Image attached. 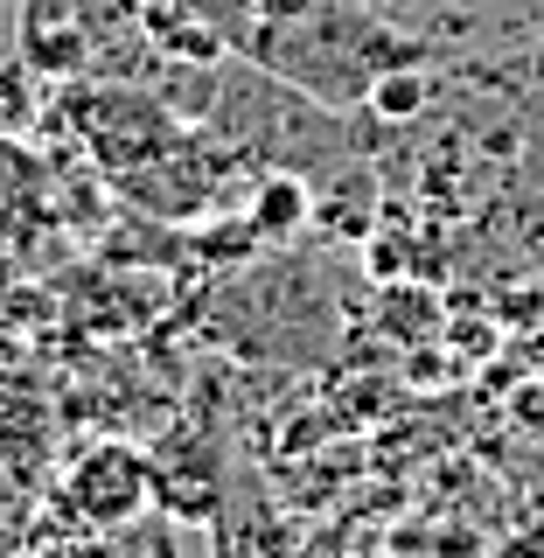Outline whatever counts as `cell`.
Wrapping results in <instances>:
<instances>
[{
    "label": "cell",
    "mask_w": 544,
    "mask_h": 558,
    "mask_svg": "<svg viewBox=\"0 0 544 558\" xmlns=\"http://www.w3.org/2000/svg\"><path fill=\"white\" fill-rule=\"evenodd\" d=\"M154 502V468L147 453L126 440H92L70 453L63 468V517L77 523L84 537H119L147 517Z\"/></svg>",
    "instance_id": "6da1fadb"
},
{
    "label": "cell",
    "mask_w": 544,
    "mask_h": 558,
    "mask_svg": "<svg viewBox=\"0 0 544 558\" xmlns=\"http://www.w3.org/2000/svg\"><path fill=\"white\" fill-rule=\"evenodd\" d=\"M28 8V28H22V49L35 70H49V77H70L92 49H84V35L70 28V0H22Z\"/></svg>",
    "instance_id": "7a4b0ae2"
},
{
    "label": "cell",
    "mask_w": 544,
    "mask_h": 558,
    "mask_svg": "<svg viewBox=\"0 0 544 558\" xmlns=\"http://www.w3.org/2000/svg\"><path fill=\"white\" fill-rule=\"evenodd\" d=\"M363 98H371V112H384V119H419V112H426V98H433V77H426V70H419V57H412V63L377 70Z\"/></svg>",
    "instance_id": "3957f363"
},
{
    "label": "cell",
    "mask_w": 544,
    "mask_h": 558,
    "mask_svg": "<svg viewBox=\"0 0 544 558\" xmlns=\"http://www.w3.org/2000/svg\"><path fill=\"white\" fill-rule=\"evenodd\" d=\"M301 209H307V189L301 182H287L279 174L273 189H258V203H252V217H258V231H273V238H287L293 223H301Z\"/></svg>",
    "instance_id": "277c9868"
},
{
    "label": "cell",
    "mask_w": 544,
    "mask_h": 558,
    "mask_svg": "<svg viewBox=\"0 0 544 558\" xmlns=\"http://www.w3.org/2000/svg\"><path fill=\"white\" fill-rule=\"evenodd\" d=\"M244 8H252L258 22H273V28H279V22H307L322 0H244Z\"/></svg>",
    "instance_id": "5b68a950"
}]
</instances>
